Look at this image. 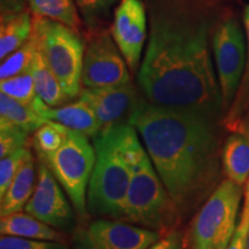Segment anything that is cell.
<instances>
[{
    "mask_svg": "<svg viewBox=\"0 0 249 249\" xmlns=\"http://www.w3.org/2000/svg\"><path fill=\"white\" fill-rule=\"evenodd\" d=\"M213 119L140 97L127 121L141 135L181 222L197 213L218 186V133Z\"/></svg>",
    "mask_w": 249,
    "mask_h": 249,
    "instance_id": "1",
    "label": "cell"
},
{
    "mask_svg": "<svg viewBox=\"0 0 249 249\" xmlns=\"http://www.w3.org/2000/svg\"><path fill=\"white\" fill-rule=\"evenodd\" d=\"M138 80L152 104L197 111L213 118L223 107L208 28L180 12L151 18Z\"/></svg>",
    "mask_w": 249,
    "mask_h": 249,
    "instance_id": "2",
    "label": "cell"
},
{
    "mask_svg": "<svg viewBox=\"0 0 249 249\" xmlns=\"http://www.w3.org/2000/svg\"><path fill=\"white\" fill-rule=\"evenodd\" d=\"M136 129L128 123L103 130L93 139L96 161L87 194L90 216L123 219L132 178L130 143Z\"/></svg>",
    "mask_w": 249,
    "mask_h": 249,
    "instance_id": "3",
    "label": "cell"
},
{
    "mask_svg": "<svg viewBox=\"0 0 249 249\" xmlns=\"http://www.w3.org/2000/svg\"><path fill=\"white\" fill-rule=\"evenodd\" d=\"M132 178L123 219L165 235L181 225L179 210L156 171L145 148L134 134L130 143Z\"/></svg>",
    "mask_w": 249,
    "mask_h": 249,
    "instance_id": "4",
    "label": "cell"
},
{
    "mask_svg": "<svg viewBox=\"0 0 249 249\" xmlns=\"http://www.w3.org/2000/svg\"><path fill=\"white\" fill-rule=\"evenodd\" d=\"M33 35L40 54L57 76L67 98L79 97L86 48L77 30L51 18L34 15Z\"/></svg>",
    "mask_w": 249,
    "mask_h": 249,
    "instance_id": "5",
    "label": "cell"
},
{
    "mask_svg": "<svg viewBox=\"0 0 249 249\" xmlns=\"http://www.w3.org/2000/svg\"><path fill=\"white\" fill-rule=\"evenodd\" d=\"M242 187L225 179L195 213L187 235L192 249H227L236 230Z\"/></svg>",
    "mask_w": 249,
    "mask_h": 249,
    "instance_id": "6",
    "label": "cell"
},
{
    "mask_svg": "<svg viewBox=\"0 0 249 249\" xmlns=\"http://www.w3.org/2000/svg\"><path fill=\"white\" fill-rule=\"evenodd\" d=\"M66 192L80 218H87V194L96 161V152L88 138L68 128L66 139L53 154L38 157Z\"/></svg>",
    "mask_w": 249,
    "mask_h": 249,
    "instance_id": "7",
    "label": "cell"
},
{
    "mask_svg": "<svg viewBox=\"0 0 249 249\" xmlns=\"http://www.w3.org/2000/svg\"><path fill=\"white\" fill-rule=\"evenodd\" d=\"M217 76L223 98V108L229 110L240 87L247 59V46L242 28L234 18H226L213 38Z\"/></svg>",
    "mask_w": 249,
    "mask_h": 249,
    "instance_id": "8",
    "label": "cell"
},
{
    "mask_svg": "<svg viewBox=\"0 0 249 249\" xmlns=\"http://www.w3.org/2000/svg\"><path fill=\"white\" fill-rule=\"evenodd\" d=\"M128 65L108 31H98L85 50L82 86L85 88L119 86L130 82Z\"/></svg>",
    "mask_w": 249,
    "mask_h": 249,
    "instance_id": "9",
    "label": "cell"
},
{
    "mask_svg": "<svg viewBox=\"0 0 249 249\" xmlns=\"http://www.w3.org/2000/svg\"><path fill=\"white\" fill-rule=\"evenodd\" d=\"M160 233L124 220L102 218L77 233L76 249H144L160 239Z\"/></svg>",
    "mask_w": 249,
    "mask_h": 249,
    "instance_id": "10",
    "label": "cell"
},
{
    "mask_svg": "<svg viewBox=\"0 0 249 249\" xmlns=\"http://www.w3.org/2000/svg\"><path fill=\"white\" fill-rule=\"evenodd\" d=\"M60 183L42 161L37 164V182L33 196L24 208L27 213L61 232L75 227L76 219Z\"/></svg>",
    "mask_w": 249,
    "mask_h": 249,
    "instance_id": "11",
    "label": "cell"
},
{
    "mask_svg": "<svg viewBox=\"0 0 249 249\" xmlns=\"http://www.w3.org/2000/svg\"><path fill=\"white\" fill-rule=\"evenodd\" d=\"M111 35L130 71L135 73L147 37V18L142 0H121L114 13Z\"/></svg>",
    "mask_w": 249,
    "mask_h": 249,
    "instance_id": "12",
    "label": "cell"
},
{
    "mask_svg": "<svg viewBox=\"0 0 249 249\" xmlns=\"http://www.w3.org/2000/svg\"><path fill=\"white\" fill-rule=\"evenodd\" d=\"M79 98L95 112L103 132L124 124V118H129L140 97L132 82H128L102 88H83Z\"/></svg>",
    "mask_w": 249,
    "mask_h": 249,
    "instance_id": "13",
    "label": "cell"
},
{
    "mask_svg": "<svg viewBox=\"0 0 249 249\" xmlns=\"http://www.w3.org/2000/svg\"><path fill=\"white\" fill-rule=\"evenodd\" d=\"M35 110L45 120H51L75 130L87 138L95 139L101 133V124L98 123L95 112L85 101H79L64 107H51L40 99L35 105Z\"/></svg>",
    "mask_w": 249,
    "mask_h": 249,
    "instance_id": "14",
    "label": "cell"
},
{
    "mask_svg": "<svg viewBox=\"0 0 249 249\" xmlns=\"http://www.w3.org/2000/svg\"><path fill=\"white\" fill-rule=\"evenodd\" d=\"M36 182L37 170L35 160L33 156H30L24 161L5 194L0 197V217L24 210L28 201L35 191Z\"/></svg>",
    "mask_w": 249,
    "mask_h": 249,
    "instance_id": "15",
    "label": "cell"
},
{
    "mask_svg": "<svg viewBox=\"0 0 249 249\" xmlns=\"http://www.w3.org/2000/svg\"><path fill=\"white\" fill-rule=\"evenodd\" d=\"M1 235L18 236L35 240L66 242V236L61 231L40 222L27 213H15L0 218Z\"/></svg>",
    "mask_w": 249,
    "mask_h": 249,
    "instance_id": "16",
    "label": "cell"
},
{
    "mask_svg": "<svg viewBox=\"0 0 249 249\" xmlns=\"http://www.w3.org/2000/svg\"><path fill=\"white\" fill-rule=\"evenodd\" d=\"M223 171L226 178L244 186L249 179V134L238 130L226 139L222 152Z\"/></svg>",
    "mask_w": 249,
    "mask_h": 249,
    "instance_id": "17",
    "label": "cell"
},
{
    "mask_svg": "<svg viewBox=\"0 0 249 249\" xmlns=\"http://www.w3.org/2000/svg\"><path fill=\"white\" fill-rule=\"evenodd\" d=\"M33 34V18L27 11L1 14L0 22V59L22 46Z\"/></svg>",
    "mask_w": 249,
    "mask_h": 249,
    "instance_id": "18",
    "label": "cell"
},
{
    "mask_svg": "<svg viewBox=\"0 0 249 249\" xmlns=\"http://www.w3.org/2000/svg\"><path fill=\"white\" fill-rule=\"evenodd\" d=\"M29 71L34 79L37 95L49 107H58L59 105L64 104L67 101L68 98L62 90L60 82L53 71H51V68L48 66L43 55L40 54L39 50L31 64Z\"/></svg>",
    "mask_w": 249,
    "mask_h": 249,
    "instance_id": "19",
    "label": "cell"
},
{
    "mask_svg": "<svg viewBox=\"0 0 249 249\" xmlns=\"http://www.w3.org/2000/svg\"><path fill=\"white\" fill-rule=\"evenodd\" d=\"M0 119L17 124L28 133H35L46 121L33 105L24 104L0 92Z\"/></svg>",
    "mask_w": 249,
    "mask_h": 249,
    "instance_id": "20",
    "label": "cell"
},
{
    "mask_svg": "<svg viewBox=\"0 0 249 249\" xmlns=\"http://www.w3.org/2000/svg\"><path fill=\"white\" fill-rule=\"evenodd\" d=\"M244 23L246 30V38H247V59H246V67L242 76L240 87L236 92L234 101L231 107L227 110V114L224 119L226 127L230 130L236 132L244 123L245 114L249 110V4L245 7L244 11Z\"/></svg>",
    "mask_w": 249,
    "mask_h": 249,
    "instance_id": "21",
    "label": "cell"
},
{
    "mask_svg": "<svg viewBox=\"0 0 249 249\" xmlns=\"http://www.w3.org/2000/svg\"><path fill=\"white\" fill-rule=\"evenodd\" d=\"M35 17L51 18L77 30L80 18L74 0H27Z\"/></svg>",
    "mask_w": 249,
    "mask_h": 249,
    "instance_id": "22",
    "label": "cell"
},
{
    "mask_svg": "<svg viewBox=\"0 0 249 249\" xmlns=\"http://www.w3.org/2000/svg\"><path fill=\"white\" fill-rule=\"evenodd\" d=\"M38 52V45L35 36L31 34L30 38L22 46L7 55L0 66V80L20 75L29 71L31 64Z\"/></svg>",
    "mask_w": 249,
    "mask_h": 249,
    "instance_id": "23",
    "label": "cell"
},
{
    "mask_svg": "<svg viewBox=\"0 0 249 249\" xmlns=\"http://www.w3.org/2000/svg\"><path fill=\"white\" fill-rule=\"evenodd\" d=\"M67 127L48 120L33 135V147L38 157L53 154L61 147L66 139Z\"/></svg>",
    "mask_w": 249,
    "mask_h": 249,
    "instance_id": "24",
    "label": "cell"
},
{
    "mask_svg": "<svg viewBox=\"0 0 249 249\" xmlns=\"http://www.w3.org/2000/svg\"><path fill=\"white\" fill-rule=\"evenodd\" d=\"M0 91L24 104H33L38 95L30 71L0 81Z\"/></svg>",
    "mask_w": 249,
    "mask_h": 249,
    "instance_id": "25",
    "label": "cell"
},
{
    "mask_svg": "<svg viewBox=\"0 0 249 249\" xmlns=\"http://www.w3.org/2000/svg\"><path fill=\"white\" fill-rule=\"evenodd\" d=\"M29 141V133L7 120L0 119V158L28 148Z\"/></svg>",
    "mask_w": 249,
    "mask_h": 249,
    "instance_id": "26",
    "label": "cell"
},
{
    "mask_svg": "<svg viewBox=\"0 0 249 249\" xmlns=\"http://www.w3.org/2000/svg\"><path fill=\"white\" fill-rule=\"evenodd\" d=\"M33 156L29 147L22 148L0 160V197L5 194L18 171L28 158Z\"/></svg>",
    "mask_w": 249,
    "mask_h": 249,
    "instance_id": "27",
    "label": "cell"
},
{
    "mask_svg": "<svg viewBox=\"0 0 249 249\" xmlns=\"http://www.w3.org/2000/svg\"><path fill=\"white\" fill-rule=\"evenodd\" d=\"M0 249H70L67 242L35 240L18 236L1 235Z\"/></svg>",
    "mask_w": 249,
    "mask_h": 249,
    "instance_id": "28",
    "label": "cell"
},
{
    "mask_svg": "<svg viewBox=\"0 0 249 249\" xmlns=\"http://www.w3.org/2000/svg\"><path fill=\"white\" fill-rule=\"evenodd\" d=\"M86 20L93 22L108 12L117 0H74Z\"/></svg>",
    "mask_w": 249,
    "mask_h": 249,
    "instance_id": "29",
    "label": "cell"
},
{
    "mask_svg": "<svg viewBox=\"0 0 249 249\" xmlns=\"http://www.w3.org/2000/svg\"><path fill=\"white\" fill-rule=\"evenodd\" d=\"M187 248V235L180 227L174 229L163 236L160 240L144 249H186Z\"/></svg>",
    "mask_w": 249,
    "mask_h": 249,
    "instance_id": "30",
    "label": "cell"
},
{
    "mask_svg": "<svg viewBox=\"0 0 249 249\" xmlns=\"http://www.w3.org/2000/svg\"><path fill=\"white\" fill-rule=\"evenodd\" d=\"M247 234L248 230L241 226H236V230L233 234L231 241H230L227 249H246L247 244Z\"/></svg>",
    "mask_w": 249,
    "mask_h": 249,
    "instance_id": "31",
    "label": "cell"
},
{
    "mask_svg": "<svg viewBox=\"0 0 249 249\" xmlns=\"http://www.w3.org/2000/svg\"><path fill=\"white\" fill-rule=\"evenodd\" d=\"M26 0H0L1 14L20 13L26 11Z\"/></svg>",
    "mask_w": 249,
    "mask_h": 249,
    "instance_id": "32",
    "label": "cell"
},
{
    "mask_svg": "<svg viewBox=\"0 0 249 249\" xmlns=\"http://www.w3.org/2000/svg\"><path fill=\"white\" fill-rule=\"evenodd\" d=\"M238 225L244 227V229L249 230V179L247 180V182H246L244 209H242L241 217L240 219H239Z\"/></svg>",
    "mask_w": 249,
    "mask_h": 249,
    "instance_id": "33",
    "label": "cell"
},
{
    "mask_svg": "<svg viewBox=\"0 0 249 249\" xmlns=\"http://www.w3.org/2000/svg\"><path fill=\"white\" fill-rule=\"evenodd\" d=\"M246 249H249V230H248V234H247V244H246Z\"/></svg>",
    "mask_w": 249,
    "mask_h": 249,
    "instance_id": "34",
    "label": "cell"
}]
</instances>
